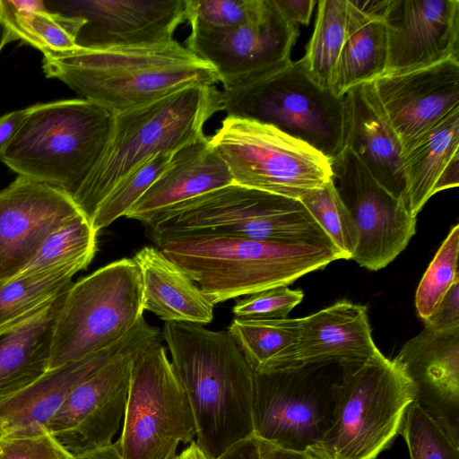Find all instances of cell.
<instances>
[{
	"mask_svg": "<svg viewBox=\"0 0 459 459\" xmlns=\"http://www.w3.org/2000/svg\"><path fill=\"white\" fill-rule=\"evenodd\" d=\"M231 184L226 162L204 135L173 153L167 169L126 217L147 224L175 205Z\"/></svg>",
	"mask_w": 459,
	"mask_h": 459,
	"instance_id": "obj_24",
	"label": "cell"
},
{
	"mask_svg": "<svg viewBox=\"0 0 459 459\" xmlns=\"http://www.w3.org/2000/svg\"><path fill=\"white\" fill-rule=\"evenodd\" d=\"M69 289L0 326V398L29 385L49 370L55 328Z\"/></svg>",
	"mask_w": 459,
	"mask_h": 459,
	"instance_id": "obj_25",
	"label": "cell"
},
{
	"mask_svg": "<svg viewBox=\"0 0 459 459\" xmlns=\"http://www.w3.org/2000/svg\"><path fill=\"white\" fill-rule=\"evenodd\" d=\"M399 434L411 459H459V441L414 401L407 408Z\"/></svg>",
	"mask_w": 459,
	"mask_h": 459,
	"instance_id": "obj_36",
	"label": "cell"
},
{
	"mask_svg": "<svg viewBox=\"0 0 459 459\" xmlns=\"http://www.w3.org/2000/svg\"><path fill=\"white\" fill-rule=\"evenodd\" d=\"M80 213L64 190L22 176L0 191V281L22 272L46 238Z\"/></svg>",
	"mask_w": 459,
	"mask_h": 459,
	"instance_id": "obj_16",
	"label": "cell"
},
{
	"mask_svg": "<svg viewBox=\"0 0 459 459\" xmlns=\"http://www.w3.org/2000/svg\"><path fill=\"white\" fill-rule=\"evenodd\" d=\"M220 110V91L196 85L114 114L100 159L72 196L81 212L90 221L120 180L153 156L174 153L204 137L206 121Z\"/></svg>",
	"mask_w": 459,
	"mask_h": 459,
	"instance_id": "obj_4",
	"label": "cell"
},
{
	"mask_svg": "<svg viewBox=\"0 0 459 459\" xmlns=\"http://www.w3.org/2000/svg\"><path fill=\"white\" fill-rule=\"evenodd\" d=\"M378 351L367 307L340 300L300 318L298 343L283 368L359 363Z\"/></svg>",
	"mask_w": 459,
	"mask_h": 459,
	"instance_id": "obj_22",
	"label": "cell"
},
{
	"mask_svg": "<svg viewBox=\"0 0 459 459\" xmlns=\"http://www.w3.org/2000/svg\"><path fill=\"white\" fill-rule=\"evenodd\" d=\"M459 225L450 230L439 249L423 274L415 294L419 316L427 319L440 303L458 273Z\"/></svg>",
	"mask_w": 459,
	"mask_h": 459,
	"instance_id": "obj_37",
	"label": "cell"
},
{
	"mask_svg": "<svg viewBox=\"0 0 459 459\" xmlns=\"http://www.w3.org/2000/svg\"><path fill=\"white\" fill-rule=\"evenodd\" d=\"M160 334L156 328L141 337L67 394L47 429L68 452L78 456L112 444L123 420L133 361Z\"/></svg>",
	"mask_w": 459,
	"mask_h": 459,
	"instance_id": "obj_13",
	"label": "cell"
},
{
	"mask_svg": "<svg viewBox=\"0 0 459 459\" xmlns=\"http://www.w3.org/2000/svg\"><path fill=\"white\" fill-rule=\"evenodd\" d=\"M346 0H321L314 32L301 58L312 80L330 90L345 41Z\"/></svg>",
	"mask_w": 459,
	"mask_h": 459,
	"instance_id": "obj_31",
	"label": "cell"
},
{
	"mask_svg": "<svg viewBox=\"0 0 459 459\" xmlns=\"http://www.w3.org/2000/svg\"><path fill=\"white\" fill-rule=\"evenodd\" d=\"M154 242L213 304L288 286L307 273L345 259L338 248L317 243L208 232L170 235Z\"/></svg>",
	"mask_w": 459,
	"mask_h": 459,
	"instance_id": "obj_3",
	"label": "cell"
},
{
	"mask_svg": "<svg viewBox=\"0 0 459 459\" xmlns=\"http://www.w3.org/2000/svg\"><path fill=\"white\" fill-rule=\"evenodd\" d=\"M0 459H75L48 429L0 440Z\"/></svg>",
	"mask_w": 459,
	"mask_h": 459,
	"instance_id": "obj_40",
	"label": "cell"
},
{
	"mask_svg": "<svg viewBox=\"0 0 459 459\" xmlns=\"http://www.w3.org/2000/svg\"><path fill=\"white\" fill-rule=\"evenodd\" d=\"M175 459H214L208 455L193 440L180 454L177 455Z\"/></svg>",
	"mask_w": 459,
	"mask_h": 459,
	"instance_id": "obj_47",
	"label": "cell"
},
{
	"mask_svg": "<svg viewBox=\"0 0 459 459\" xmlns=\"http://www.w3.org/2000/svg\"><path fill=\"white\" fill-rule=\"evenodd\" d=\"M394 360L413 383L414 402L459 441V328L425 327Z\"/></svg>",
	"mask_w": 459,
	"mask_h": 459,
	"instance_id": "obj_21",
	"label": "cell"
},
{
	"mask_svg": "<svg viewBox=\"0 0 459 459\" xmlns=\"http://www.w3.org/2000/svg\"><path fill=\"white\" fill-rule=\"evenodd\" d=\"M75 459H123L116 449L114 444L96 451L75 456Z\"/></svg>",
	"mask_w": 459,
	"mask_h": 459,
	"instance_id": "obj_46",
	"label": "cell"
},
{
	"mask_svg": "<svg viewBox=\"0 0 459 459\" xmlns=\"http://www.w3.org/2000/svg\"><path fill=\"white\" fill-rule=\"evenodd\" d=\"M154 329L143 316L113 345L49 369L29 385L0 398V440L47 429L49 420L73 387Z\"/></svg>",
	"mask_w": 459,
	"mask_h": 459,
	"instance_id": "obj_20",
	"label": "cell"
},
{
	"mask_svg": "<svg viewBox=\"0 0 459 459\" xmlns=\"http://www.w3.org/2000/svg\"><path fill=\"white\" fill-rule=\"evenodd\" d=\"M97 231L80 213L50 234L19 274H35L68 266L85 269L97 250Z\"/></svg>",
	"mask_w": 459,
	"mask_h": 459,
	"instance_id": "obj_32",
	"label": "cell"
},
{
	"mask_svg": "<svg viewBox=\"0 0 459 459\" xmlns=\"http://www.w3.org/2000/svg\"><path fill=\"white\" fill-rule=\"evenodd\" d=\"M389 3L346 0L345 41L330 87L335 96L384 74L388 48L384 18Z\"/></svg>",
	"mask_w": 459,
	"mask_h": 459,
	"instance_id": "obj_26",
	"label": "cell"
},
{
	"mask_svg": "<svg viewBox=\"0 0 459 459\" xmlns=\"http://www.w3.org/2000/svg\"><path fill=\"white\" fill-rule=\"evenodd\" d=\"M53 13L83 20L76 36L82 48L170 41L186 21L185 0H71L49 3Z\"/></svg>",
	"mask_w": 459,
	"mask_h": 459,
	"instance_id": "obj_17",
	"label": "cell"
},
{
	"mask_svg": "<svg viewBox=\"0 0 459 459\" xmlns=\"http://www.w3.org/2000/svg\"><path fill=\"white\" fill-rule=\"evenodd\" d=\"M375 99L403 149L459 109V59L369 82Z\"/></svg>",
	"mask_w": 459,
	"mask_h": 459,
	"instance_id": "obj_18",
	"label": "cell"
},
{
	"mask_svg": "<svg viewBox=\"0 0 459 459\" xmlns=\"http://www.w3.org/2000/svg\"><path fill=\"white\" fill-rule=\"evenodd\" d=\"M227 116L273 126L328 159L344 149L343 96L316 84L301 59L222 87Z\"/></svg>",
	"mask_w": 459,
	"mask_h": 459,
	"instance_id": "obj_7",
	"label": "cell"
},
{
	"mask_svg": "<svg viewBox=\"0 0 459 459\" xmlns=\"http://www.w3.org/2000/svg\"><path fill=\"white\" fill-rule=\"evenodd\" d=\"M342 366L333 424L307 454L316 459H376L399 434L415 398L414 385L380 351Z\"/></svg>",
	"mask_w": 459,
	"mask_h": 459,
	"instance_id": "obj_6",
	"label": "cell"
},
{
	"mask_svg": "<svg viewBox=\"0 0 459 459\" xmlns=\"http://www.w3.org/2000/svg\"><path fill=\"white\" fill-rule=\"evenodd\" d=\"M122 423L113 444L123 459H175L179 443L196 437L192 407L161 337L133 361Z\"/></svg>",
	"mask_w": 459,
	"mask_h": 459,
	"instance_id": "obj_10",
	"label": "cell"
},
{
	"mask_svg": "<svg viewBox=\"0 0 459 459\" xmlns=\"http://www.w3.org/2000/svg\"><path fill=\"white\" fill-rule=\"evenodd\" d=\"M11 41H13L12 34L5 23L0 18V52L2 48Z\"/></svg>",
	"mask_w": 459,
	"mask_h": 459,
	"instance_id": "obj_48",
	"label": "cell"
},
{
	"mask_svg": "<svg viewBox=\"0 0 459 459\" xmlns=\"http://www.w3.org/2000/svg\"><path fill=\"white\" fill-rule=\"evenodd\" d=\"M145 225L153 240L208 232L336 247L299 199L234 183L175 205Z\"/></svg>",
	"mask_w": 459,
	"mask_h": 459,
	"instance_id": "obj_8",
	"label": "cell"
},
{
	"mask_svg": "<svg viewBox=\"0 0 459 459\" xmlns=\"http://www.w3.org/2000/svg\"><path fill=\"white\" fill-rule=\"evenodd\" d=\"M384 21L388 46L384 74L458 59V0H390Z\"/></svg>",
	"mask_w": 459,
	"mask_h": 459,
	"instance_id": "obj_19",
	"label": "cell"
},
{
	"mask_svg": "<svg viewBox=\"0 0 459 459\" xmlns=\"http://www.w3.org/2000/svg\"><path fill=\"white\" fill-rule=\"evenodd\" d=\"M264 0H185V19L191 29H228L258 15Z\"/></svg>",
	"mask_w": 459,
	"mask_h": 459,
	"instance_id": "obj_38",
	"label": "cell"
},
{
	"mask_svg": "<svg viewBox=\"0 0 459 459\" xmlns=\"http://www.w3.org/2000/svg\"><path fill=\"white\" fill-rule=\"evenodd\" d=\"M78 266L35 274H18L0 281V326L39 308L69 289Z\"/></svg>",
	"mask_w": 459,
	"mask_h": 459,
	"instance_id": "obj_33",
	"label": "cell"
},
{
	"mask_svg": "<svg viewBox=\"0 0 459 459\" xmlns=\"http://www.w3.org/2000/svg\"><path fill=\"white\" fill-rule=\"evenodd\" d=\"M26 112L27 108H24L0 117V155L12 142Z\"/></svg>",
	"mask_w": 459,
	"mask_h": 459,
	"instance_id": "obj_44",
	"label": "cell"
},
{
	"mask_svg": "<svg viewBox=\"0 0 459 459\" xmlns=\"http://www.w3.org/2000/svg\"><path fill=\"white\" fill-rule=\"evenodd\" d=\"M47 77L113 114L141 107L182 89L213 86L214 68L188 48L168 42L44 53Z\"/></svg>",
	"mask_w": 459,
	"mask_h": 459,
	"instance_id": "obj_2",
	"label": "cell"
},
{
	"mask_svg": "<svg viewBox=\"0 0 459 459\" xmlns=\"http://www.w3.org/2000/svg\"><path fill=\"white\" fill-rule=\"evenodd\" d=\"M459 109L403 149V202L417 218L447 164L459 154Z\"/></svg>",
	"mask_w": 459,
	"mask_h": 459,
	"instance_id": "obj_28",
	"label": "cell"
},
{
	"mask_svg": "<svg viewBox=\"0 0 459 459\" xmlns=\"http://www.w3.org/2000/svg\"></svg>",
	"mask_w": 459,
	"mask_h": 459,
	"instance_id": "obj_49",
	"label": "cell"
},
{
	"mask_svg": "<svg viewBox=\"0 0 459 459\" xmlns=\"http://www.w3.org/2000/svg\"><path fill=\"white\" fill-rule=\"evenodd\" d=\"M282 18L290 25L309 22L316 1L314 0H273Z\"/></svg>",
	"mask_w": 459,
	"mask_h": 459,
	"instance_id": "obj_43",
	"label": "cell"
},
{
	"mask_svg": "<svg viewBox=\"0 0 459 459\" xmlns=\"http://www.w3.org/2000/svg\"><path fill=\"white\" fill-rule=\"evenodd\" d=\"M331 166L333 183L358 230V246L351 259L371 271L383 269L416 233V217L348 148L331 160Z\"/></svg>",
	"mask_w": 459,
	"mask_h": 459,
	"instance_id": "obj_14",
	"label": "cell"
},
{
	"mask_svg": "<svg viewBox=\"0 0 459 459\" xmlns=\"http://www.w3.org/2000/svg\"><path fill=\"white\" fill-rule=\"evenodd\" d=\"M300 318H233L227 332L254 372L281 369L298 343Z\"/></svg>",
	"mask_w": 459,
	"mask_h": 459,
	"instance_id": "obj_29",
	"label": "cell"
},
{
	"mask_svg": "<svg viewBox=\"0 0 459 459\" xmlns=\"http://www.w3.org/2000/svg\"><path fill=\"white\" fill-rule=\"evenodd\" d=\"M459 184V154L447 164L442 172L435 187L434 193L437 194L442 190L456 187Z\"/></svg>",
	"mask_w": 459,
	"mask_h": 459,
	"instance_id": "obj_45",
	"label": "cell"
},
{
	"mask_svg": "<svg viewBox=\"0 0 459 459\" xmlns=\"http://www.w3.org/2000/svg\"><path fill=\"white\" fill-rule=\"evenodd\" d=\"M297 28L282 18L273 0H264L258 15L245 24L191 29L186 48L210 64L222 87H227L291 61Z\"/></svg>",
	"mask_w": 459,
	"mask_h": 459,
	"instance_id": "obj_15",
	"label": "cell"
},
{
	"mask_svg": "<svg viewBox=\"0 0 459 459\" xmlns=\"http://www.w3.org/2000/svg\"><path fill=\"white\" fill-rule=\"evenodd\" d=\"M216 459H316L307 454L281 448L255 434L238 442Z\"/></svg>",
	"mask_w": 459,
	"mask_h": 459,
	"instance_id": "obj_41",
	"label": "cell"
},
{
	"mask_svg": "<svg viewBox=\"0 0 459 459\" xmlns=\"http://www.w3.org/2000/svg\"><path fill=\"white\" fill-rule=\"evenodd\" d=\"M113 125V113L83 98L37 104L27 108L0 160L73 196L100 159Z\"/></svg>",
	"mask_w": 459,
	"mask_h": 459,
	"instance_id": "obj_5",
	"label": "cell"
},
{
	"mask_svg": "<svg viewBox=\"0 0 459 459\" xmlns=\"http://www.w3.org/2000/svg\"><path fill=\"white\" fill-rule=\"evenodd\" d=\"M424 323L425 327L438 332L459 328V279Z\"/></svg>",
	"mask_w": 459,
	"mask_h": 459,
	"instance_id": "obj_42",
	"label": "cell"
},
{
	"mask_svg": "<svg viewBox=\"0 0 459 459\" xmlns=\"http://www.w3.org/2000/svg\"><path fill=\"white\" fill-rule=\"evenodd\" d=\"M0 18L13 40H22L44 53H64L79 48L76 36L83 24L79 17L47 11L17 9L11 0L0 1Z\"/></svg>",
	"mask_w": 459,
	"mask_h": 459,
	"instance_id": "obj_30",
	"label": "cell"
},
{
	"mask_svg": "<svg viewBox=\"0 0 459 459\" xmlns=\"http://www.w3.org/2000/svg\"><path fill=\"white\" fill-rule=\"evenodd\" d=\"M344 148L351 151L372 177L403 201L402 145L385 118L369 82L343 95Z\"/></svg>",
	"mask_w": 459,
	"mask_h": 459,
	"instance_id": "obj_23",
	"label": "cell"
},
{
	"mask_svg": "<svg viewBox=\"0 0 459 459\" xmlns=\"http://www.w3.org/2000/svg\"><path fill=\"white\" fill-rule=\"evenodd\" d=\"M209 140L239 186L299 199L332 179L330 159L267 124L227 116Z\"/></svg>",
	"mask_w": 459,
	"mask_h": 459,
	"instance_id": "obj_11",
	"label": "cell"
},
{
	"mask_svg": "<svg viewBox=\"0 0 459 459\" xmlns=\"http://www.w3.org/2000/svg\"><path fill=\"white\" fill-rule=\"evenodd\" d=\"M161 335L192 407L195 442L216 459L253 434L254 370L226 331L165 322Z\"/></svg>",
	"mask_w": 459,
	"mask_h": 459,
	"instance_id": "obj_1",
	"label": "cell"
},
{
	"mask_svg": "<svg viewBox=\"0 0 459 459\" xmlns=\"http://www.w3.org/2000/svg\"><path fill=\"white\" fill-rule=\"evenodd\" d=\"M136 263L143 284V307L165 322L206 325L213 319L214 304L158 247L138 250Z\"/></svg>",
	"mask_w": 459,
	"mask_h": 459,
	"instance_id": "obj_27",
	"label": "cell"
},
{
	"mask_svg": "<svg viewBox=\"0 0 459 459\" xmlns=\"http://www.w3.org/2000/svg\"><path fill=\"white\" fill-rule=\"evenodd\" d=\"M323 365L254 372L253 434L298 453L318 444L333 424L342 375Z\"/></svg>",
	"mask_w": 459,
	"mask_h": 459,
	"instance_id": "obj_12",
	"label": "cell"
},
{
	"mask_svg": "<svg viewBox=\"0 0 459 459\" xmlns=\"http://www.w3.org/2000/svg\"><path fill=\"white\" fill-rule=\"evenodd\" d=\"M173 153L157 154L120 180L97 207L90 222L95 231L126 216L169 166Z\"/></svg>",
	"mask_w": 459,
	"mask_h": 459,
	"instance_id": "obj_35",
	"label": "cell"
},
{
	"mask_svg": "<svg viewBox=\"0 0 459 459\" xmlns=\"http://www.w3.org/2000/svg\"><path fill=\"white\" fill-rule=\"evenodd\" d=\"M299 200L345 259H351L358 246V230L333 180L320 188L305 193Z\"/></svg>",
	"mask_w": 459,
	"mask_h": 459,
	"instance_id": "obj_34",
	"label": "cell"
},
{
	"mask_svg": "<svg viewBox=\"0 0 459 459\" xmlns=\"http://www.w3.org/2000/svg\"><path fill=\"white\" fill-rule=\"evenodd\" d=\"M143 313L142 278L133 258L111 262L73 283L56 325L49 369L113 345Z\"/></svg>",
	"mask_w": 459,
	"mask_h": 459,
	"instance_id": "obj_9",
	"label": "cell"
},
{
	"mask_svg": "<svg viewBox=\"0 0 459 459\" xmlns=\"http://www.w3.org/2000/svg\"><path fill=\"white\" fill-rule=\"evenodd\" d=\"M303 297L301 290H290L288 286L272 288L237 300L232 313L238 319L285 318Z\"/></svg>",
	"mask_w": 459,
	"mask_h": 459,
	"instance_id": "obj_39",
	"label": "cell"
}]
</instances>
